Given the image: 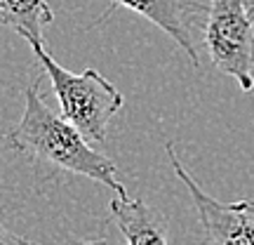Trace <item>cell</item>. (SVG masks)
I'll return each instance as SVG.
<instances>
[{
	"label": "cell",
	"instance_id": "6da1fadb",
	"mask_svg": "<svg viewBox=\"0 0 254 245\" xmlns=\"http://www.w3.org/2000/svg\"><path fill=\"white\" fill-rule=\"evenodd\" d=\"M7 144L33 161L47 163L68 174H82L127 198L118 170L106 156L94 151L78 127L62 113H55L40 97V81L26 87V106L17 127L7 135Z\"/></svg>",
	"mask_w": 254,
	"mask_h": 245
},
{
	"label": "cell",
	"instance_id": "7a4b0ae2",
	"mask_svg": "<svg viewBox=\"0 0 254 245\" xmlns=\"http://www.w3.org/2000/svg\"><path fill=\"white\" fill-rule=\"evenodd\" d=\"M31 50L36 52L38 62L43 64L45 73L52 81V90L59 99L62 116L78 127L87 142H104L111 118L125 104L116 85L94 69H85L82 73L66 71L43 47V43L31 45Z\"/></svg>",
	"mask_w": 254,
	"mask_h": 245
},
{
	"label": "cell",
	"instance_id": "3957f363",
	"mask_svg": "<svg viewBox=\"0 0 254 245\" xmlns=\"http://www.w3.org/2000/svg\"><path fill=\"white\" fill-rule=\"evenodd\" d=\"M205 47L221 73L236 78L240 90L254 87V7L252 0H209Z\"/></svg>",
	"mask_w": 254,
	"mask_h": 245
},
{
	"label": "cell",
	"instance_id": "277c9868",
	"mask_svg": "<svg viewBox=\"0 0 254 245\" xmlns=\"http://www.w3.org/2000/svg\"><path fill=\"white\" fill-rule=\"evenodd\" d=\"M167 158L177 177L189 189L193 205L198 210L202 245H254V200L219 203L198 186L174 151V142H167Z\"/></svg>",
	"mask_w": 254,
	"mask_h": 245
},
{
	"label": "cell",
	"instance_id": "5b68a950",
	"mask_svg": "<svg viewBox=\"0 0 254 245\" xmlns=\"http://www.w3.org/2000/svg\"><path fill=\"white\" fill-rule=\"evenodd\" d=\"M109 2L111 9L127 7L136 12V14H141L144 19H148L151 24H155L160 31H165L177 45L182 47L184 52L189 55L193 66H200V57L195 45H193L190 24H189L190 21L189 9L195 7L193 2H186V0H109Z\"/></svg>",
	"mask_w": 254,
	"mask_h": 245
},
{
	"label": "cell",
	"instance_id": "8992f818",
	"mask_svg": "<svg viewBox=\"0 0 254 245\" xmlns=\"http://www.w3.org/2000/svg\"><path fill=\"white\" fill-rule=\"evenodd\" d=\"M111 217L127 245H167V219L141 198L116 196L111 200Z\"/></svg>",
	"mask_w": 254,
	"mask_h": 245
},
{
	"label": "cell",
	"instance_id": "52a82bcc",
	"mask_svg": "<svg viewBox=\"0 0 254 245\" xmlns=\"http://www.w3.org/2000/svg\"><path fill=\"white\" fill-rule=\"evenodd\" d=\"M52 19L55 12L47 0H0V24L19 33L28 45L43 43V31Z\"/></svg>",
	"mask_w": 254,
	"mask_h": 245
},
{
	"label": "cell",
	"instance_id": "ba28073f",
	"mask_svg": "<svg viewBox=\"0 0 254 245\" xmlns=\"http://www.w3.org/2000/svg\"><path fill=\"white\" fill-rule=\"evenodd\" d=\"M0 245H19V236H14L7 227L0 224Z\"/></svg>",
	"mask_w": 254,
	"mask_h": 245
},
{
	"label": "cell",
	"instance_id": "9c48e42d",
	"mask_svg": "<svg viewBox=\"0 0 254 245\" xmlns=\"http://www.w3.org/2000/svg\"><path fill=\"white\" fill-rule=\"evenodd\" d=\"M19 245H43V243H33V241L19 238ZM78 245H109V241H106V238H99V241H87V243H78Z\"/></svg>",
	"mask_w": 254,
	"mask_h": 245
},
{
	"label": "cell",
	"instance_id": "30bf717a",
	"mask_svg": "<svg viewBox=\"0 0 254 245\" xmlns=\"http://www.w3.org/2000/svg\"><path fill=\"white\" fill-rule=\"evenodd\" d=\"M252 7H254V0H252Z\"/></svg>",
	"mask_w": 254,
	"mask_h": 245
}]
</instances>
